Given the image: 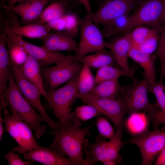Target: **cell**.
I'll list each match as a JSON object with an SVG mask.
<instances>
[{
	"instance_id": "cell-45",
	"label": "cell",
	"mask_w": 165,
	"mask_h": 165,
	"mask_svg": "<svg viewBox=\"0 0 165 165\" xmlns=\"http://www.w3.org/2000/svg\"><path fill=\"white\" fill-rule=\"evenodd\" d=\"M163 26L165 27V9H164V17H163Z\"/></svg>"
},
{
	"instance_id": "cell-1",
	"label": "cell",
	"mask_w": 165,
	"mask_h": 165,
	"mask_svg": "<svg viewBox=\"0 0 165 165\" xmlns=\"http://www.w3.org/2000/svg\"><path fill=\"white\" fill-rule=\"evenodd\" d=\"M81 124L75 112H71L66 123H59L58 129L51 132L54 139L50 148L62 156H67L75 165H84V142L90 128H80Z\"/></svg>"
},
{
	"instance_id": "cell-18",
	"label": "cell",
	"mask_w": 165,
	"mask_h": 165,
	"mask_svg": "<svg viewBox=\"0 0 165 165\" xmlns=\"http://www.w3.org/2000/svg\"><path fill=\"white\" fill-rule=\"evenodd\" d=\"M109 44L108 48L120 68L132 78L134 70L130 68L128 62L129 53L132 47V43L127 34L115 38Z\"/></svg>"
},
{
	"instance_id": "cell-20",
	"label": "cell",
	"mask_w": 165,
	"mask_h": 165,
	"mask_svg": "<svg viewBox=\"0 0 165 165\" xmlns=\"http://www.w3.org/2000/svg\"><path fill=\"white\" fill-rule=\"evenodd\" d=\"M19 68L24 77L35 85L45 98L46 91L44 86L41 68L38 61L28 55L25 62Z\"/></svg>"
},
{
	"instance_id": "cell-40",
	"label": "cell",
	"mask_w": 165,
	"mask_h": 165,
	"mask_svg": "<svg viewBox=\"0 0 165 165\" xmlns=\"http://www.w3.org/2000/svg\"><path fill=\"white\" fill-rule=\"evenodd\" d=\"M154 165H165V146L158 155Z\"/></svg>"
},
{
	"instance_id": "cell-27",
	"label": "cell",
	"mask_w": 165,
	"mask_h": 165,
	"mask_svg": "<svg viewBox=\"0 0 165 165\" xmlns=\"http://www.w3.org/2000/svg\"><path fill=\"white\" fill-rule=\"evenodd\" d=\"M83 68L79 74L76 86L79 98L80 99L89 94L95 85L94 77L87 65L83 64Z\"/></svg>"
},
{
	"instance_id": "cell-37",
	"label": "cell",
	"mask_w": 165,
	"mask_h": 165,
	"mask_svg": "<svg viewBox=\"0 0 165 165\" xmlns=\"http://www.w3.org/2000/svg\"><path fill=\"white\" fill-rule=\"evenodd\" d=\"M64 17L66 22L64 31L74 37L79 31L80 20L77 16L73 13L65 14Z\"/></svg>"
},
{
	"instance_id": "cell-9",
	"label": "cell",
	"mask_w": 165,
	"mask_h": 165,
	"mask_svg": "<svg viewBox=\"0 0 165 165\" xmlns=\"http://www.w3.org/2000/svg\"><path fill=\"white\" fill-rule=\"evenodd\" d=\"M11 74L22 94L27 101L44 117L46 123L53 131L58 128L59 123L53 121L49 116L43 106L40 97L42 94L34 84L27 80L21 73L19 67L10 59Z\"/></svg>"
},
{
	"instance_id": "cell-41",
	"label": "cell",
	"mask_w": 165,
	"mask_h": 165,
	"mask_svg": "<svg viewBox=\"0 0 165 165\" xmlns=\"http://www.w3.org/2000/svg\"><path fill=\"white\" fill-rule=\"evenodd\" d=\"M86 9L87 14L91 15L92 12L89 0H77Z\"/></svg>"
},
{
	"instance_id": "cell-6",
	"label": "cell",
	"mask_w": 165,
	"mask_h": 165,
	"mask_svg": "<svg viewBox=\"0 0 165 165\" xmlns=\"http://www.w3.org/2000/svg\"><path fill=\"white\" fill-rule=\"evenodd\" d=\"M80 40L75 56L76 61L79 58L92 53L99 52L109 47L102 32L93 22L91 15L87 14L80 20Z\"/></svg>"
},
{
	"instance_id": "cell-11",
	"label": "cell",
	"mask_w": 165,
	"mask_h": 165,
	"mask_svg": "<svg viewBox=\"0 0 165 165\" xmlns=\"http://www.w3.org/2000/svg\"><path fill=\"white\" fill-rule=\"evenodd\" d=\"M81 99L85 104L96 107L102 115L113 123L117 133L122 135L125 121V116L127 113L119 98H101L88 94Z\"/></svg>"
},
{
	"instance_id": "cell-30",
	"label": "cell",
	"mask_w": 165,
	"mask_h": 165,
	"mask_svg": "<svg viewBox=\"0 0 165 165\" xmlns=\"http://www.w3.org/2000/svg\"><path fill=\"white\" fill-rule=\"evenodd\" d=\"M123 76L130 75L121 68L107 65L98 69L94 77L95 84L96 85L102 82L115 79H119Z\"/></svg>"
},
{
	"instance_id": "cell-39",
	"label": "cell",
	"mask_w": 165,
	"mask_h": 165,
	"mask_svg": "<svg viewBox=\"0 0 165 165\" xmlns=\"http://www.w3.org/2000/svg\"><path fill=\"white\" fill-rule=\"evenodd\" d=\"M46 24L51 29H52L58 32L64 31L66 25L64 15Z\"/></svg>"
},
{
	"instance_id": "cell-26",
	"label": "cell",
	"mask_w": 165,
	"mask_h": 165,
	"mask_svg": "<svg viewBox=\"0 0 165 165\" xmlns=\"http://www.w3.org/2000/svg\"><path fill=\"white\" fill-rule=\"evenodd\" d=\"M76 61L86 64L90 67L98 69L106 65H112L116 62L111 51L105 50L84 56L77 59Z\"/></svg>"
},
{
	"instance_id": "cell-22",
	"label": "cell",
	"mask_w": 165,
	"mask_h": 165,
	"mask_svg": "<svg viewBox=\"0 0 165 165\" xmlns=\"http://www.w3.org/2000/svg\"><path fill=\"white\" fill-rule=\"evenodd\" d=\"M12 18V24H9L10 26L15 33L22 37L41 39L51 30L46 23H36L21 26L15 16Z\"/></svg>"
},
{
	"instance_id": "cell-16",
	"label": "cell",
	"mask_w": 165,
	"mask_h": 165,
	"mask_svg": "<svg viewBox=\"0 0 165 165\" xmlns=\"http://www.w3.org/2000/svg\"><path fill=\"white\" fill-rule=\"evenodd\" d=\"M41 46L46 50L52 51H73L76 52L78 44L74 37L65 31L57 33L50 32L41 38Z\"/></svg>"
},
{
	"instance_id": "cell-13",
	"label": "cell",
	"mask_w": 165,
	"mask_h": 165,
	"mask_svg": "<svg viewBox=\"0 0 165 165\" xmlns=\"http://www.w3.org/2000/svg\"><path fill=\"white\" fill-rule=\"evenodd\" d=\"M4 26L6 34L23 46L28 55L38 61L41 68L52 64H58L73 56L64 55L59 51H48L42 46L28 42L24 40L22 36L15 33L7 22H4Z\"/></svg>"
},
{
	"instance_id": "cell-28",
	"label": "cell",
	"mask_w": 165,
	"mask_h": 165,
	"mask_svg": "<svg viewBox=\"0 0 165 165\" xmlns=\"http://www.w3.org/2000/svg\"><path fill=\"white\" fill-rule=\"evenodd\" d=\"M67 7V3L63 0L53 1L43 10L37 23L46 24L63 16Z\"/></svg>"
},
{
	"instance_id": "cell-12",
	"label": "cell",
	"mask_w": 165,
	"mask_h": 165,
	"mask_svg": "<svg viewBox=\"0 0 165 165\" xmlns=\"http://www.w3.org/2000/svg\"><path fill=\"white\" fill-rule=\"evenodd\" d=\"M83 64L76 61L75 56L72 58L56 64L41 68L43 78L46 81L49 90H53L61 84L78 75Z\"/></svg>"
},
{
	"instance_id": "cell-43",
	"label": "cell",
	"mask_w": 165,
	"mask_h": 165,
	"mask_svg": "<svg viewBox=\"0 0 165 165\" xmlns=\"http://www.w3.org/2000/svg\"><path fill=\"white\" fill-rule=\"evenodd\" d=\"M8 5L9 6H14L15 4L16 3H19L20 4L24 3L29 0H8Z\"/></svg>"
},
{
	"instance_id": "cell-14",
	"label": "cell",
	"mask_w": 165,
	"mask_h": 165,
	"mask_svg": "<svg viewBox=\"0 0 165 165\" xmlns=\"http://www.w3.org/2000/svg\"><path fill=\"white\" fill-rule=\"evenodd\" d=\"M140 0H109L91 15L94 23L104 26L114 19L128 15L137 6Z\"/></svg>"
},
{
	"instance_id": "cell-42",
	"label": "cell",
	"mask_w": 165,
	"mask_h": 165,
	"mask_svg": "<svg viewBox=\"0 0 165 165\" xmlns=\"http://www.w3.org/2000/svg\"><path fill=\"white\" fill-rule=\"evenodd\" d=\"M3 109V105L0 104V141H1L4 133V127L3 124L2 117V111Z\"/></svg>"
},
{
	"instance_id": "cell-8",
	"label": "cell",
	"mask_w": 165,
	"mask_h": 165,
	"mask_svg": "<svg viewBox=\"0 0 165 165\" xmlns=\"http://www.w3.org/2000/svg\"><path fill=\"white\" fill-rule=\"evenodd\" d=\"M149 83L144 74L140 80L134 79L130 84L122 87L118 98L123 104L126 113L147 111L150 105L148 92Z\"/></svg>"
},
{
	"instance_id": "cell-2",
	"label": "cell",
	"mask_w": 165,
	"mask_h": 165,
	"mask_svg": "<svg viewBox=\"0 0 165 165\" xmlns=\"http://www.w3.org/2000/svg\"><path fill=\"white\" fill-rule=\"evenodd\" d=\"M3 97L6 104L10 106L12 115L27 124L33 131L36 139H39L45 134L46 126L42 123H46L45 119L35 110L20 92L11 71L8 88Z\"/></svg>"
},
{
	"instance_id": "cell-38",
	"label": "cell",
	"mask_w": 165,
	"mask_h": 165,
	"mask_svg": "<svg viewBox=\"0 0 165 165\" xmlns=\"http://www.w3.org/2000/svg\"><path fill=\"white\" fill-rule=\"evenodd\" d=\"M20 153H15L12 149L4 156L10 165H29L33 164V161H24L20 156Z\"/></svg>"
},
{
	"instance_id": "cell-24",
	"label": "cell",
	"mask_w": 165,
	"mask_h": 165,
	"mask_svg": "<svg viewBox=\"0 0 165 165\" xmlns=\"http://www.w3.org/2000/svg\"><path fill=\"white\" fill-rule=\"evenodd\" d=\"M118 79L104 81L95 85L89 94L101 98H117L122 88L119 83Z\"/></svg>"
},
{
	"instance_id": "cell-7",
	"label": "cell",
	"mask_w": 165,
	"mask_h": 165,
	"mask_svg": "<svg viewBox=\"0 0 165 165\" xmlns=\"http://www.w3.org/2000/svg\"><path fill=\"white\" fill-rule=\"evenodd\" d=\"M4 117L2 122L5 126V130L17 142V146L13 148L15 151L24 154L39 146L30 126L22 120L10 114L3 107Z\"/></svg>"
},
{
	"instance_id": "cell-10",
	"label": "cell",
	"mask_w": 165,
	"mask_h": 165,
	"mask_svg": "<svg viewBox=\"0 0 165 165\" xmlns=\"http://www.w3.org/2000/svg\"><path fill=\"white\" fill-rule=\"evenodd\" d=\"M126 142L138 148L141 156V165H151L165 146V131L154 128L152 131L134 136Z\"/></svg>"
},
{
	"instance_id": "cell-25",
	"label": "cell",
	"mask_w": 165,
	"mask_h": 165,
	"mask_svg": "<svg viewBox=\"0 0 165 165\" xmlns=\"http://www.w3.org/2000/svg\"><path fill=\"white\" fill-rule=\"evenodd\" d=\"M146 111L134 112L125 120L124 126L129 132L134 136L141 135L148 131V128L149 118Z\"/></svg>"
},
{
	"instance_id": "cell-23",
	"label": "cell",
	"mask_w": 165,
	"mask_h": 165,
	"mask_svg": "<svg viewBox=\"0 0 165 165\" xmlns=\"http://www.w3.org/2000/svg\"><path fill=\"white\" fill-rule=\"evenodd\" d=\"M6 35L4 30L0 36V94L3 97L6 90L10 72V57L6 47Z\"/></svg>"
},
{
	"instance_id": "cell-34",
	"label": "cell",
	"mask_w": 165,
	"mask_h": 165,
	"mask_svg": "<svg viewBox=\"0 0 165 165\" xmlns=\"http://www.w3.org/2000/svg\"><path fill=\"white\" fill-rule=\"evenodd\" d=\"M77 107L75 113L80 120L83 121L89 120L94 117L102 115L100 111L95 106L87 104Z\"/></svg>"
},
{
	"instance_id": "cell-21",
	"label": "cell",
	"mask_w": 165,
	"mask_h": 165,
	"mask_svg": "<svg viewBox=\"0 0 165 165\" xmlns=\"http://www.w3.org/2000/svg\"><path fill=\"white\" fill-rule=\"evenodd\" d=\"M130 57L144 69L149 85L154 84L156 81L155 61L156 56L145 53L139 50L132 47L129 53Z\"/></svg>"
},
{
	"instance_id": "cell-31",
	"label": "cell",
	"mask_w": 165,
	"mask_h": 165,
	"mask_svg": "<svg viewBox=\"0 0 165 165\" xmlns=\"http://www.w3.org/2000/svg\"><path fill=\"white\" fill-rule=\"evenodd\" d=\"M158 31L160 32L155 29L140 26L135 28L127 34L132 42V47H136Z\"/></svg>"
},
{
	"instance_id": "cell-3",
	"label": "cell",
	"mask_w": 165,
	"mask_h": 165,
	"mask_svg": "<svg viewBox=\"0 0 165 165\" xmlns=\"http://www.w3.org/2000/svg\"><path fill=\"white\" fill-rule=\"evenodd\" d=\"M122 135L118 134L114 138L106 141L103 138L96 137L95 142L89 143L87 139H85L83 150L86 157L84 165H92L98 161L103 163L107 160H111L116 164H119L122 157L119 151L125 144L122 139Z\"/></svg>"
},
{
	"instance_id": "cell-19",
	"label": "cell",
	"mask_w": 165,
	"mask_h": 165,
	"mask_svg": "<svg viewBox=\"0 0 165 165\" xmlns=\"http://www.w3.org/2000/svg\"><path fill=\"white\" fill-rule=\"evenodd\" d=\"M163 79L160 78L159 82L149 85L148 88V91L153 94L156 100V106L148 114L154 128H157L160 125H165V86Z\"/></svg>"
},
{
	"instance_id": "cell-33",
	"label": "cell",
	"mask_w": 165,
	"mask_h": 165,
	"mask_svg": "<svg viewBox=\"0 0 165 165\" xmlns=\"http://www.w3.org/2000/svg\"><path fill=\"white\" fill-rule=\"evenodd\" d=\"M97 117L96 125L99 132L98 136L110 140L119 134L105 118L101 116Z\"/></svg>"
},
{
	"instance_id": "cell-32",
	"label": "cell",
	"mask_w": 165,
	"mask_h": 165,
	"mask_svg": "<svg viewBox=\"0 0 165 165\" xmlns=\"http://www.w3.org/2000/svg\"><path fill=\"white\" fill-rule=\"evenodd\" d=\"M128 17V15L122 16L104 25L102 33L104 37L108 38L114 34L123 32Z\"/></svg>"
},
{
	"instance_id": "cell-36",
	"label": "cell",
	"mask_w": 165,
	"mask_h": 165,
	"mask_svg": "<svg viewBox=\"0 0 165 165\" xmlns=\"http://www.w3.org/2000/svg\"><path fill=\"white\" fill-rule=\"evenodd\" d=\"M160 32L158 31L136 48L147 54H151L157 48Z\"/></svg>"
},
{
	"instance_id": "cell-4",
	"label": "cell",
	"mask_w": 165,
	"mask_h": 165,
	"mask_svg": "<svg viewBox=\"0 0 165 165\" xmlns=\"http://www.w3.org/2000/svg\"><path fill=\"white\" fill-rule=\"evenodd\" d=\"M79 74L68 81L64 86L46 91L45 99L49 108L58 119L61 124L66 123L74 103L79 98L76 84Z\"/></svg>"
},
{
	"instance_id": "cell-5",
	"label": "cell",
	"mask_w": 165,
	"mask_h": 165,
	"mask_svg": "<svg viewBox=\"0 0 165 165\" xmlns=\"http://www.w3.org/2000/svg\"><path fill=\"white\" fill-rule=\"evenodd\" d=\"M165 0H147L143 2L128 16L123 32H129L135 28L148 25L160 31L163 26Z\"/></svg>"
},
{
	"instance_id": "cell-17",
	"label": "cell",
	"mask_w": 165,
	"mask_h": 165,
	"mask_svg": "<svg viewBox=\"0 0 165 165\" xmlns=\"http://www.w3.org/2000/svg\"><path fill=\"white\" fill-rule=\"evenodd\" d=\"M23 154L26 160L38 162L45 165H75L69 159L57 153L50 147L38 146Z\"/></svg>"
},
{
	"instance_id": "cell-44",
	"label": "cell",
	"mask_w": 165,
	"mask_h": 165,
	"mask_svg": "<svg viewBox=\"0 0 165 165\" xmlns=\"http://www.w3.org/2000/svg\"><path fill=\"white\" fill-rule=\"evenodd\" d=\"M155 104H154V105H151L150 106L149 108H148V113L149 112V111L152 108H153L155 106H156V105ZM149 117V116H148Z\"/></svg>"
},
{
	"instance_id": "cell-35",
	"label": "cell",
	"mask_w": 165,
	"mask_h": 165,
	"mask_svg": "<svg viewBox=\"0 0 165 165\" xmlns=\"http://www.w3.org/2000/svg\"><path fill=\"white\" fill-rule=\"evenodd\" d=\"M156 55L159 58L160 62L161 74L160 78L163 79L165 74V27L164 26L160 31Z\"/></svg>"
},
{
	"instance_id": "cell-29",
	"label": "cell",
	"mask_w": 165,
	"mask_h": 165,
	"mask_svg": "<svg viewBox=\"0 0 165 165\" xmlns=\"http://www.w3.org/2000/svg\"><path fill=\"white\" fill-rule=\"evenodd\" d=\"M6 35L10 59L19 67L25 62L28 54L23 46L9 36Z\"/></svg>"
},
{
	"instance_id": "cell-15",
	"label": "cell",
	"mask_w": 165,
	"mask_h": 165,
	"mask_svg": "<svg viewBox=\"0 0 165 165\" xmlns=\"http://www.w3.org/2000/svg\"><path fill=\"white\" fill-rule=\"evenodd\" d=\"M53 0H29L16 6H9L4 3L3 7L18 15L24 25L38 22L46 6Z\"/></svg>"
}]
</instances>
